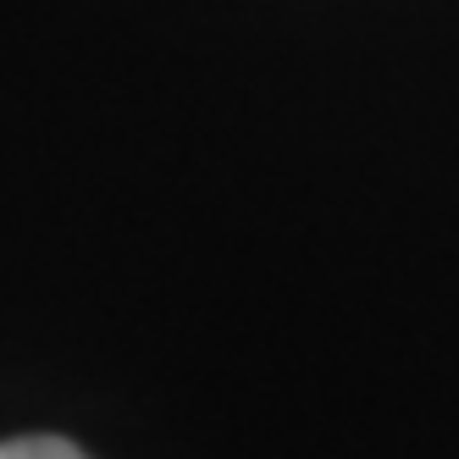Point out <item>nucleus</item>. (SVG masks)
Instances as JSON below:
<instances>
[{
  "label": "nucleus",
  "instance_id": "obj_1",
  "mask_svg": "<svg viewBox=\"0 0 459 459\" xmlns=\"http://www.w3.org/2000/svg\"><path fill=\"white\" fill-rule=\"evenodd\" d=\"M0 459H89V454L73 448L67 437H12L0 443Z\"/></svg>",
  "mask_w": 459,
  "mask_h": 459
}]
</instances>
